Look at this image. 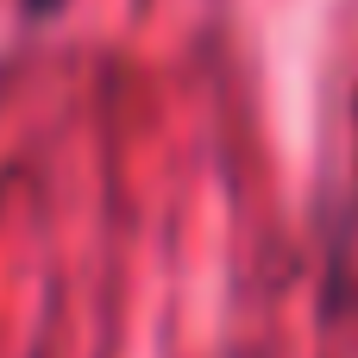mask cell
<instances>
[{
	"instance_id": "6da1fadb",
	"label": "cell",
	"mask_w": 358,
	"mask_h": 358,
	"mask_svg": "<svg viewBox=\"0 0 358 358\" xmlns=\"http://www.w3.org/2000/svg\"><path fill=\"white\" fill-rule=\"evenodd\" d=\"M50 6H57V0H31V13H50Z\"/></svg>"
}]
</instances>
